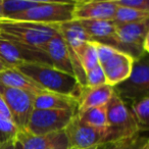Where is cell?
<instances>
[{
    "label": "cell",
    "instance_id": "cell-1",
    "mask_svg": "<svg viewBox=\"0 0 149 149\" xmlns=\"http://www.w3.org/2000/svg\"><path fill=\"white\" fill-rule=\"evenodd\" d=\"M17 68L45 91L80 99L84 87L74 76L61 72L50 64L27 63Z\"/></svg>",
    "mask_w": 149,
    "mask_h": 149
},
{
    "label": "cell",
    "instance_id": "cell-2",
    "mask_svg": "<svg viewBox=\"0 0 149 149\" xmlns=\"http://www.w3.org/2000/svg\"><path fill=\"white\" fill-rule=\"evenodd\" d=\"M57 34V26L5 19H0V37L43 51L48 42Z\"/></svg>",
    "mask_w": 149,
    "mask_h": 149
},
{
    "label": "cell",
    "instance_id": "cell-3",
    "mask_svg": "<svg viewBox=\"0 0 149 149\" xmlns=\"http://www.w3.org/2000/svg\"><path fill=\"white\" fill-rule=\"evenodd\" d=\"M107 110V143H116L138 136L140 132L130 107L114 92L106 105Z\"/></svg>",
    "mask_w": 149,
    "mask_h": 149
},
{
    "label": "cell",
    "instance_id": "cell-4",
    "mask_svg": "<svg viewBox=\"0 0 149 149\" xmlns=\"http://www.w3.org/2000/svg\"><path fill=\"white\" fill-rule=\"evenodd\" d=\"M74 1H48L5 19L57 26L74 19Z\"/></svg>",
    "mask_w": 149,
    "mask_h": 149
},
{
    "label": "cell",
    "instance_id": "cell-5",
    "mask_svg": "<svg viewBox=\"0 0 149 149\" xmlns=\"http://www.w3.org/2000/svg\"><path fill=\"white\" fill-rule=\"evenodd\" d=\"M95 45L98 60L105 74L106 83L111 87H116L126 81L132 72L134 58L110 46L100 43H95Z\"/></svg>",
    "mask_w": 149,
    "mask_h": 149
},
{
    "label": "cell",
    "instance_id": "cell-6",
    "mask_svg": "<svg viewBox=\"0 0 149 149\" xmlns=\"http://www.w3.org/2000/svg\"><path fill=\"white\" fill-rule=\"evenodd\" d=\"M114 92L126 101H135L149 97V54L145 53L133 64L130 77L113 87Z\"/></svg>",
    "mask_w": 149,
    "mask_h": 149
},
{
    "label": "cell",
    "instance_id": "cell-7",
    "mask_svg": "<svg viewBox=\"0 0 149 149\" xmlns=\"http://www.w3.org/2000/svg\"><path fill=\"white\" fill-rule=\"evenodd\" d=\"M0 60L7 68H17L27 63L51 64L48 55L41 49L0 37Z\"/></svg>",
    "mask_w": 149,
    "mask_h": 149
},
{
    "label": "cell",
    "instance_id": "cell-8",
    "mask_svg": "<svg viewBox=\"0 0 149 149\" xmlns=\"http://www.w3.org/2000/svg\"><path fill=\"white\" fill-rule=\"evenodd\" d=\"M70 149L98 148L107 143V128L98 129L86 125L74 116L64 130Z\"/></svg>",
    "mask_w": 149,
    "mask_h": 149
},
{
    "label": "cell",
    "instance_id": "cell-9",
    "mask_svg": "<svg viewBox=\"0 0 149 149\" xmlns=\"http://www.w3.org/2000/svg\"><path fill=\"white\" fill-rule=\"evenodd\" d=\"M76 114L66 110L34 109L26 131L33 135H48L62 132Z\"/></svg>",
    "mask_w": 149,
    "mask_h": 149
},
{
    "label": "cell",
    "instance_id": "cell-10",
    "mask_svg": "<svg viewBox=\"0 0 149 149\" xmlns=\"http://www.w3.org/2000/svg\"><path fill=\"white\" fill-rule=\"evenodd\" d=\"M58 32L61 35L62 39L66 44L68 50L70 60H72V68H74V77L77 78L79 83L83 87H86V76L83 68L79 61L77 56V51L86 43L91 41L86 33L85 29L81 25L80 21L72 19L68 23H63L61 25H57Z\"/></svg>",
    "mask_w": 149,
    "mask_h": 149
},
{
    "label": "cell",
    "instance_id": "cell-11",
    "mask_svg": "<svg viewBox=\"0 0 149 149\" xmlns=\"http://www.w3.org/2000/svg\"><path fill=\"white\" fill-rule=\"evenodd\" d=\"M0 94L10 112L13 123L19 130H26L34 110V96L22 90L6 87L1 83Z\"/></svg>",
    "mask_w": 149,
    "mask_h": 149
},
{
    "label": "cell",
    "instance_id": "cell-12",
    "mask_svg": "<svg viewBox=\"0 0 149 149\" xmlns=\"http://www.w3.org/2000/svg\"><path fill=\"white\" fill-rule=\"evenodd\" d=\"M149 32V19L131 24L116 25V33L120 42L130 50L135 60L144 55V41Z\"/></svg>",
    "mask_w": 149,
    "mask_h": 149
},
{
    "label": "cell",
    "instance_id": "cell-13",
    "mask_svg": "<svg viewBox=\"0 0 149 149\" xmlns=\"http://www.w3.org/2000/svg\"><path fill=\"white\" fill-rule=\"evenodd\" d=\"M90 40L104 44L131 55L130 50L120 42L116 33V24L113 21H80Z\"/></svg>",
    "mask_w": 149,
    "mask_h": 149
},
{
    "label": "cell",
    "instance_id": "cell-14",
    "mask_svg": "<svg viewBox=\"0 0 149 149\" xmlns=\"http://www.w3.org/2000/svg\"><path fill=\"white\" fill-rule=\"evenodd\" d=\"M118 4L114 0L74 1L76 21H113Z\"/></svg>",
    "mask_w": 149,
    "mask_h": 149
},
{
    "label": "cell",
    "instance_id": "cell-15",
    "mask_svg": "<svg viewBox=\"0 0 149 149\" xmlns=\"http://www.w3.org/2000/svg\"><path fill=\"white\" fill-rule=\"evenodd\" d=\"M17 140L22 149H70L64 131L48 135H33L26 130H19Z\"/></svg>",
    "mask_w": 149,
    "mask_h": 149
},
{
    "label": "cell",
    "instance_id": "cell-16",
    "mask_svg": "<svg viewBox=\"0 0 149 149\" xmlns=\"http://www.w3.org/2000/svg\"><path fill=\"white\" fill-rule=\"evenodd\" d=\"M79 100L72 96L42 91L34 97V109L66 110L78 113Z\"/></svg>",
    "mask_w": 149,
    "mask_h": 149
},
{
    "label": "cell",
    "instance_id": "cell-17",
    "mask_svg": "<svg viewBox=\"0 0 149 149\" xmlns=\"http://www.w3.org/2000/svg\"><path fill=\"white\" fill-rule=\"evenodd\" d=\"M44 51L49 57L52 66L68 74L74 76L68 47L59 32L48 42L46 47L44 48Z\"/></svg>",
    "mask_w": 149,
    "mask_h": 149
},
{
    "label": "cell",
    "instance_id": "cell-18",
    "mask_svg": "<svg viewBox=\"0 0 149 149\" xmlns=\"http://www.w3.org/2000/svg\"><path fill=\"white\" fill-rule=\"evenodd\" d=\"M114 93L113 87L104 84L97 87H84L79 99L78 112L99 106H105Z\"/></svg>",
    "mask_w": 149,
    "mask_h": 149
},
{
    "label": "cell",
    "instance_id": "cell-19",
    "mask_svg": "<svg viewBox=\"0 0 149 149\" xmlns=\"http://www.w3.org/2000/svg\"><path fill=\"white\" fill-rule=\"evenodd\" d=\"M0 83L6 87L15 88L30 93L35 97L37 94L45 91L33 80L19 72L17 68H6L0 72Z\"/></svg>",
    "mask_w": 149,
    "mask_h": 149
},
{
    "label": "cell",
    "instance_id": "cell-20",
    "mask_svg": "<svg viewBox=\"0 0 149 149\" xmlns=\"http://www.w3.org/2000/svg\"><path fill=\"white\" fill-rule=\"evenodd\" d=\"M79 120L86 125L94 128L106 129L107 128V110L105 106L93 107L77 113Z\"/></svg>",
    "mask_w": 149,
    "mask_h": 149
},
{
    "label": "cell",
    "instance_id": "cell-21",
    "mask_svg": "<svg viewBox=\"0 0 149 149\" xmlns=\"http://www.w3.org/2000/svg\"><path fill=\"white\" fill-rule=\"evenodd\" d=\"M45 0H2V9L4 19L42 4Z\"/></svg>",
    "mask_w": 149,
    "mask_h": 149
},
{
    "label": "cell",
    "instance_id": "cell-22",
    "mask_svg": "<svg viewBox=\"0 0 149 149\" xmlns=\"http://www.w3.org/2000/svg\"><path fill=\"white\" fill-rule=\"evenodd\" d=\"M77 56L85 74L88 70L95 68L97 64H99L96 45L92 41L86 42L77 51Z\"/></svg>",
    "mask_w": 149,
    "mask_h": 149
},
{
    "label": "cell",
    "instance_id": "cell-23",
    "mask_svg": "<svg viewBox=\"0 0 149 149\" xmlns=\"http://www.w3.org/2000/svg\"><path fill=\"white\" fill-rule=\"evenodd\" d=\"M131 111L135 116V120L139 127V130L149 129V97L131 102Z\"/></svg>",
    "mask_w": 149,
    "mask_h": 149
},
{
    "label": "cell",
    "instance_id": "cell-24",
    "mask_svg": "<svg viewBox=\"0 0 149 149\" xmlns=\"http://www.w3.org/2000/svg\"><path fill=\"white\" fill-rule=\"evenodd\" d=\"M147 19H149V13H143V11L131 8V7L118 6V9H116L113 22L116 25H122V24L137 23V22L144 21Z\"/></svg>",
    "mask_w": 149,
    "mask_h": 149
},
{
    "label": "cell",
    "instance_id": "cell-25",
    "mask_svg": "<svg viewBox=\"0 0 149 149\" xmlns=\"http://www.w3.org/2000/svg\"><path fill=\"white\" fill-rule=\"evenodd\" d=\"M19 131V129L11 118L0 116V146L17 138Z\"/></svg>",
    "mask_w": 149,
    "mask_h": 149
},
{
    "label": "cell",
    "instance_id": "cell-26",
    "mask_svg": "<svg viewBox=\"0 0 149 149\" xmlns=\"http://www.w3.org/2000/svg\"><path fill=\"white\" fill-rule=\"evenodd\" d=\"M86 76V87H97V86L104 85L106 83V78L102 66L99 64L88 70L85 74Z\"/></svg>",
    "mask_w": 149,
    "mask_h": 149
},
{
    "label": "cell",
    "instance_id": "cell-27",
    "mask_svg": "<svg viewBox=\"0 0 149 149\" xmlns=\"http://www.w3.org/2000/svg\"><path fill=\"white\" fill-rule=\"evenodd\" d=\"M118 6H127L149 13V0H114Z\"/></svg>",
    "mask_w": 149,
    "mask_h": 149
},
{
    "label": "cell",
    "instance_id": "cell-28",
    "mask_svg": "<svg viewBox=\"0 0 149 149\" xmlns=\"http://www.w3.org/2000/svg\"><path fill=\"white\" fill-rule=\"evenodd\" d=\"M138 139H139L138 136H136L132 139H129V140L106 144L108 147H105L104 149H138L141 145H143L146 142V141H145V142H143V143H140Z\"/></svg>",
    "mask_w": 149,
    "mask_h": 149
},
{
    "label": "cell",
    "instance_id": "cell-29",
    "mask_svg": "<svg viewBox=\"0 0 149 149\" xmlns=\"http://www.w3.org/2000/svg\"><path fill=\"white\" fill-rule=\"evenodd\" d=\"M0 116H6V118H11L10 112H9L8 108H7V106H6V104H5L1 94H0ZM11 120H13V118H11Z\"/></svg>",
    "mask_w": 149,
    "mask_h": 149
},
{
    "label": "cell",
    "instance_id": "cell-30",
    "mask_svg": "<svg viewBox=\"0 0 149 149\" xmlns=\"http://www.w3.org/2000/svg\"><path fill=\"white\" fill-rule=\"evenodd\" d=\"M0 149H22V146L19 142H17V138L13 139V140L7 142L6 144L0 146Z\"/></svg>",
    "mask_w": 149,
    "mask_h": 149
},
{
    "label": "cell",
    "instance_id": "cell-31",
    "mask_svg": "<svg viewBox=\"0 0 149 149\" xmlns=\"http://www.w3.org/2000/svg\"><path fill=\"white\" fill-rule=\"evenodd\" d=\"M143 47H144L145 52H146V53H149V32L147 33L146 38H145L144 45H143Z\"/></svg>",
    "mask_w": 149,
    "mask_h": 149
},
{
    "label": "cell",
    "instance_id": "cell-32",
    "mask_svg": "<svg viewBox=\"0 0 149 149\" xmlns=\"http://www.w3.org/2000/svg\"><path fill=\"white\" fill-rule=\"evenodd\" d=\"M4 19V15H3V9H2V0H0V19Z\"/></svg>",
    "mask_w": 149,
    "mask_h": 149
},
{
    "label": "cell",
    "instance_id": "cell-33",
    "mask_svg": "<svg viewBox=\"0 0 149 149\" xmlns=\"http://www.w3.org/2000/svg\"><path fill=\"white\" fill-rule=\"evenodd\" d=\"M6 66H5L4 65V64H3L2 63V61H1V60H0V72H3V70H6Z\"/></svg>",
    "mask_w": 149,
    "mask_h": 149
},
{
    "label": "cell",
    "instance_id": "cell-34",
    "mask_svg": "<svg viewBox=\"0 0 149 149\" xmlns=\"http://www.w3.org/2000/svg\"><path fill=\"white\" fill-rule=\"evenodd\" d=\"M138 149H149V148H148V147L146 146V142H145L144 144H143V145H141V146L139 147Z\"/></svg>",
    "mask_w": 149,
    "mask_h": 149
},
{
    "label": "cell",
    "instance_id": "cell-35",
    "mask_svg": "<svg viewBox=\"0 0 149 149\" xmlns=\"http://www.w3.org/2000/svg\"><path fill=\"white\" fill-rule=\"evenodd\" d=\"M146 146H147V147H148V148H149V139H148V140L146 141Z\"/></svg>",
    "mask_w": 149,
    "mask_h": 149
},
{
    "label": "cell",
    "instance_id": "cell-36",
    "mask_svg": "<svg viewBox=\"0 0 149 149\" xmlns=\"http://www.w3.org/2000/svg\"><path fill=\"white\" fill-rule=\"evenodd\" d=\"M56 149H68V148H56Z\"/></svg>",
    "mask_w": 149,
    "mask_h": 149
},
{
    "label": "cell",
    "instance_id": "cell-37",
    "mask_svg": "<svg viewBox=\"0 0 149 149\" xmlns=\"http://www.w3.org/2000/svg\"><path fill=\"white\" fill-rule=\"evenodd\" d=\"M91 149H98V148H91Z\"/></svg>",
    "mask_w": 149,
    "mask_h": 149
},
{
    "label": "cell",
    "instance_id": "cell-38",
    "mask_svg": "<svg viewBox=\"0 0 149 149\" xmlns=\"http://www.w3.org/2000/svg\"><path fill=\"white\" fill-rule=\"evenodd\" d=\"M148 54H149V53H148Z\"/></svg>",
    "mask_w": 149,
    "mask_h": 149
}]
</instances>
